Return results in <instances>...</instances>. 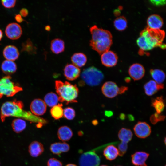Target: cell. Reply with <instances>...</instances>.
<instances>
[{
  "label": "cell",
  "mask_w": 166,
  "mask_h": 166,
  "mask_svg": "<svg viewBox=\"0 0 166 166\" xmlns=\"http://www.w3.org/2000/svg\"><path fill=\"white\" fill-rule=\"evenodd\" d=\"M165 36L164 31L153 29L147 27L140 34L136 42L140 48L139 54H143L144 51L150 50L156 47L166 49V45L162 43Z\"/></svg>",
  "instance_id": "obj_1"
},
{
  "label": "cell",
  "mask_w": 166,
  "mask_h": 166,
  "mask_svg": "<svg viewBox=\"0 0 166 166\" xmlns=\"http://www.w3.org/2000/svg\"><path fill=\"white\" fill-rule=\"evenodd\" d=\"M92 39L90 45L100 54L109 50L112 44V36L107 30L99 28L95 25L90 28Z\"/></svg>",
  "instance_id": "obj_2"
},
{
  "label": "cell",
  "mask_w": 166,
  "mask_h": 166,
  "mask_svg": "<svg viewBox=\"0 0 166 166\" xmlns=\"http://www.w3.org/2000/svg\"><path fill=\"white\" fill-rule=\"evenodd\" d=\"M1 117L2 121L5 118L13 117L25 119L32 121H39V119L32 113L23 109V105L20 101H8L4 103L1 108Z\"/></svg>",
  "instance_id": "obj_3"
},
{
  "label": "cell",
  "mask_w": 166,
  "mask_h": 166,
  "mask_svg": "<svg viewBox=\"0 0 166 166\" xmlns=\"http://www.w3.org/2000/svg\"><path fill=\"white\" fill-rule=\"evenodd\" d=\"M55 88L59 98V101L67 105L70 103L76 102L79 89L76 85H73L66 81L60 80L55 81Z\"/></svg>",
  "instance_id": "obj_4"
},
{
  "label": "cell",
  "mask_w": 166,
  "mask_h": 166,
  "mask_svg": "<svg viewBox=\"0 0 166 166\" xmlns=\"http://www.w3.org/2000/svg\"><path fill=\"white\" fill-rule=\"evenodd\" d=\"M84 82L90 86L99 85L104 79V76L101 71L94 66L84 69L81 74Z\"/></svg>",
  "instance_id": "obj_5"
},
{
  "label": "cell",
  "mask_w": 166,
  "mask_h": 166,
  "mask_svg": "<svg viewBox=\"0 0 166 166\" xmlns=\"http://www.w3.org/2000/svg\"><path fill=\"white\" fill-rule=\"evenodd\" d=\"M22 88L16 85L11 80L10 76L4 77L0 79V98L3 96L12 97Z\"/></svg>",
  "instance_id": "obj_6"
},
{
  "label": "cell",
  "mask_w": 166,
  "mask_h": 166,
  "mask_svg": "<svg viewBox=\"0 0 166 166\" xmlns=\"http://www.w3.org/2000/svg\"><path fill=\"white\" fill-rule=\"evenodd\" d=\"M100 159L93 150L89 151L83 153L79 159V166H98Z\"/></svg>",
  "instance_id": "obj_7"
},
{
  "label": "cell",
  "mask_w": 166,
  "mask_h": 166,
  "mask_svg": "<svg viewBox=\"0 0 166 166\" xmlns=\"http://www.w3.org/2000/svg\"><path fill=\"white\" fill-rule=\"evenodd\" d=\"M133 130L136 136L140 138L148 137L151 132L150 125L146 122L142 121L138 122L134 126Z\"/></svg>",
  "instance_id": "obj_8"
},
{
  "label": "cell",
  "mask_w": 166,
  "mask_h": 166,
  "mask_svg": "<svg viewBox=\"0 0 166 166\" xmlns=\"http://www.w3.org/2000/svg\"><path fill=\"white\" fill-rule=\"evenodd\" d=\"M118 87L117 84L112 81L105 82L101 87V90L103 94L107 97L112 98L119 94Z\"/></svg>",
  "instance_id": "obj_9"
},
{
  "label": "cell",
  "mask_w": 166,
  "mask_h": 166,
  "mask_svg": "<svg viewBox=\"0 0 166 166\" xmlns=\"http://www.w3.org/2000/svg\"><path fill=\"white\" fill-rule=\"evenodd\" d=\"M5 32L8 38L12 40H16L21 37L22 34V30L21 26L18 24L12 23L7 25Z\"/></svg>",
  "instance_id": "obj_10"
},
{
  "label": "cell",
  "mask_w": 166,
  "mask_h": 166,
  "mask_svg": "<svg viewBox=\"0 0 166 166\" xmlns=\"http://www.w3.org/2000/svg\"><path fill=\"white\" fill-rule=\"evenodd\" d=\"M32 113L35 116H41L44 114L46 110V105L40 99H34L30 105Z\"/></svg>",
  "instance_id": "obj_11"
},
{
  "label": "cell",
  "mask_w": 166,
  "mask_h": 166,
  "mask_svg": "<svg viewBox=\"0 0 166 166\" xmlns=\"http://www.w3.org/2000/svg\"><path fill=\"white\" fill-rule=\"evenodd\" d=\"M101 60L102 64L107 67H112L117 64L118 57L113 52L108 50L101 54Z\"/></svg>",
  "instance_id": "obj_12"
},
{
  "label": "cell",
  "mask_w": 166,
  "mask_h": 166,
  "mask_svg": "<svg viewBox=\"0 0 166 166\" xmlns=\"http://www.w3.org/2000/svg\"><path fill=\"white\" fill-rule=\"evenodd\" d=\"M145 73L143 66L139 63H134L131 65L128 69V73L134 81L139 80L144 76Z\"/></svg>",
  "instance_id": "obj_13"
},
{
  "label": "cell",
  "mask_w": 166,
  "mask_h": 166,
  "mask_svg": "<svg viewBox=\"0 0 166 166\" xmlns=\"http://www.w3.org/2000/svg\"><path fill=\"white\" fill-rule=\"evenodd\" d=\"M64 75L69 81L77 79L80 76V69L78 67L71 64H67L64 69Z\"/></svg>",
  "instance_id": "obj_14"
},
{
  "label": "cell",
  "mask_w": 166,
  "mask_h": 166,
  "mask_svg": "<svg viewBox=\"0 0 166 166\" xmlns=\"http://www.w3.org/2000/svg\"><path fill=\"white\" fill-rule=\"evenodd\" d=\"M149 154L143 151H137L131 155V162L135 166H147L146 161Z\"/></svg>",
  "instance_id": "obj_15"
},
{
  "label": "cell",
  "mask_w": 166,
  "mask_h": 166,
  "mask_svg": "<svg viewBox=\"0 0 166 166\" xmlns=\"http://www.w3.org/2000/svg\"><path fill=\"white\" fill-rule=\"evenodd\" d=\"M164 88V85L163 84H158L152 80L149 81L144 86L145 93L148 96L154 95L158 91Z\"/></svg>",
  "instance_id": "obj_16"
},
{
  "label": "cell",
  "mask_w": 166,
  "mask_h": 166,
  "mask_svg": "<svg viewBox=\"0 0 166 166\" xmlns=\"http://www.w3.org/2000/svg\"><path fill=\"white\" fill-rule=\"evenodd\" d=\"M3 55L6 60L14 61L18 58L19 53L18 49L15 46L9 45L3 50Z\"/></svg>",
  "instance_id": "obj_17"
},
{
  "label": "cell",
  "mask_w": 166,
  "mask_h": 166,
  "mask_svg": "<svg viewBox=\"0 0 166 166\" xmlns=\"http://www.w3.org/2000/svg\"><path fill=\"white\" fill-rule=\"evenodd\" d=\"M148 27L153 29H159L163 24V19L160 16L157 14L150 16L147 20Z\"/></svg>",
  "instance_id": "obj_18"
},
{
  "label": "cell",
  "mask_w": 166,
  "mask_h": 166,
  "mask_svg": "<svg viewBox=\"0 0 166 166\" xmlns=\"http://www.w3.org/2000/svg\"><path fill=\"white\" fill-rule=\"evenodd\" d=\"M44 150L43 145L41 143L35 141L31 142L29 146L28 151L32 157H36L41 155Z\"/></svg>",
  "instance_id": "obj_19"
},
{
  "label": "cell",
  "mask_w": 166,
  "mask_h": 166,
  "mask_svg": "<svg viewBox=\"0 0 166 166\" xmlns=\"http://www.w3.org/2000/svg\"><path fill=\"white\" fill-rule=\"evenodd\" d=\"M70 149L69 145L65 142H56L52 144L50 147L51 152L53 154L59 155L63 152L68 151Z\"/></svg>",
  "instance_id": "obj_20"
},
{
  "label": "cell",
  "mask_w": 166,
  "mask_h": 166,
  "mask_svg": "<svg viewBox=\"0 0 166 166\" xmlns=\"http://www.w3.org/2000/svg\"><path fill=\"white\" fill-rule=\"evenodd\" d=\"M57 134L59 139L63 141H68L71 138L73 132L69 127L63 126L59 128Z\"/></svg>",
  "instance_id": "obj_21"
},
{
  "label": "cell",
  "mask_w": 166,
  "mask_h": 166,
  "mask_svg": "<svg viewBox=\"0 0 166 166\" xmlns=\"http://www.w3.org/2000/svg\"><path fill=\"white\" fill-rule=\"evenodd\" d=\"M71 60L73 65L77 67H81L85 64L87 58L86 55L82 53H76L72 56Z\"/></svg>",
  "instance_id": "obj_22"
},
{
  "label": "cell",
  "mask_w": 166,
  "mask_h": 166,
  "mask_svg": "<svg viewBox=\"0 0 166 166\" xmlns=\"http://www.w3.org/2000/svg\"><path fill=\"white\" fill-rule=\"evenodd\" d=\"M103 155L108 160H114L119 155L118 149L113 145H109L104 149Z\"/></svg>",
  "instance_id": "obj_23"
},
{
  "label": "cell",
  "mask_w": 166,
  "mask_h": 166,
  "mask_svg": "<svg viewBox=\"0 0 166 166\" xmlns=\"http://www.w3.org/2000/svg\"><path fill=\"white\" fill-rule=\"evenodd\" d=\"M50 49L53 53L56 54L63 52L65 49L64 41L59 38L52 40L50 43Z\"/></svg>",
  "instance_id": "obj_24"
},
{
  "label": "cell",
  "mask_w": 166,
  "mask_h": 166,
  "mask_svg": "<svg viewBox=\"0 0 166 166\" xmlns=\"http://www.w3.org/2000/svg\"><path fill=\"white\" fill-rule=\"evenodd\" d=\"M1 66L2 71L8 74L14 73L17 69L16 65L14 62L6 60L2 62Z\"/></svg>",
  "instance_id": "obj_25"
},
{
  "label": "cell",
  "mask_w": 166,
  "mask_h": 166,
  "mask_svg": "<svg viewBox=\"0 0 166 166\" xmlns=\"http://www.w3.org/2000/svg\"><path fill=\"white\" fill-rule=\"evenodd\" d=\"M132 136L133 134L131 131L127 128H121L118 133V138L121 142L127 143L132 140Z\"/></svg>",
  "instance_id": "obj_26"
},
{
  "label": "cell",
  "mask_w": 166,
  "mask_h": 166,
  "mask_svg": "<svg viewBox=\"0 0 166 166\" xmlns=\"http://www.w3.org/2000/svg\"><path fill=\"white\" fill-rule=\"evenodd\" d=\"M152 106L154 108L156 112L161 113L164 109L165 105L162 96L157 97L152 101Z\"/></svg>",
  "instance_id": "obj_27"
},
{
  "label": "cell",
  "mask_w": 166,
  "mask_h": 166,
  "mask_svg": "<svg viewBox=\"0 0 166 166\" xmlns=\"http://www.w3.org/2000/svg\"><path fill=\"white\" fill-rule=\"evenodd\" d=\"M150 73L151 76L157 83L162 84L165 78V74L162 70L158 69H151Z\"/></svg>",
  "instance_id": "obj_28"
},
{
  "label": "cell",
  "mask_w": 166,
  "mask_h": 166,
  "mask_svg": "<svg viewBox=\"0 0 166 166\" xmlns=\"http://www.w3.org/2000/svg\"><path fill=\"white\" fill-rule=\"evenodd\" d=\"M26 123L23 119L18 118L13 120L12 126L14 131L16 133H19L25 129Z\"/></svg>",
  "instance_id": "obj_29"
},
{
  "label": "cell",
  "mask_w": 166,
  "mask_h": 166,
  "mask_svg": "<svg viewBox=\"0 0 166 166\" xmlns=\"http://www.w3.org/2000/svg\"><path fill=\"white\" fill-rule=\"evenodd\" d=\"M44 102L49 107H53L57 104L59 101L58 95L53 92H50L45 96Z\"/></svg>",
  "instance_id": "obj_30"
},
{
  "label": "cell",
  "mask_w": 166,
  "mask_h": 166,
  "mask_svg": "<svg viewBox=\"0 0 166 166\" xmlns=\"http://www.w3.org/2000/svg\"><path fill=\"white\" fill-rule=\"evenodd\" d=\"M62 104H58L52 107L50 110L51 115L54 119L58 120L61 118L63 115V110Z\"/></svg>",
  "instance_id": "obj_31"
},
{
  "label": "cell",
  "mask_w": 166,
  "mask_h": 166,
  "mask_svg": "<svg viewBox=\"0 0 166 166\" xmlns=\"http://www.w3.org/2000/svg\"><path fill=\"white\" fill-rule=\"evenodd\" d=\"M127 21L124 16L117 18L114 21V25L115 28L119 31L124 30L127 27Z\"/></svg>",
  "instance_id": "obj_32"
},
{
  "label": "cell",
  "mask_w": 166,
  "mask_h": 166,
  "mask_svg": "<svg viewBox=\"0 0 166 166\" xmlns=\"http://www.w3.org/2000/svg\"><path fill=\"white\" fill-rule=\"evenodd\" d=\"M22 49L30 54H34L36 53L37 48L31 40L28 39L22 44Z\"/></svg>",
  "instance_id": "obj_33"
},
{
  "label": "cell",
  "mask_w": 166,
  "mask_h": 166,
  "mask_svg": "<svg viewBox=\"0 0 166 166\" xmlns=\"http://www.w3.org/2000/svg\"><path fill=\"white\" fill-rule=\"evenodd\" d=\"M63 115L65 118L69 120H72L75 116V112L73 108L68 107L64 109Z\"/></svg>",
  "instance_id": "obj_34"
},
{
  "label": "cell",
  "mask_w": 166,
  "mask_h": 166,
  "mask_svg": "<svg viewBox=\"0 0 166 166\" xmlns=\"http://www.w3.org/2000/svg\"><path fill=\"white\" fill-rule=\"evenodd\" d=\"M165 118L164 115L156 112L150 116V120L152 124H155L159 122L164 121Z\"/></svg>",
  "instance_id": "obj_35"
},
{
  "label": "cell",
  "mask_w": 166,
  "mask_h": 166,
  "mask_svg": "<svg viewBox=\"0 0 166 166\" xmlns=\"http://www.w3.org/2000/svg\"><path fill=\"white\" fill-rule=\"evenodd\" d=\"M119 155L121 156H122L126 152L128 149L127 143L125 142H121L118 145Z\"/></svg>",
  "instance_id": "obj_36"
},
{
  "label": "cell",
  "mask_w": 166,
  "mask_h": 166,
  "mask_svg": "<svg viewBox=\"0 0 166 166\" xmlns=\"http://www.w3.org/2000/svg\"><path fill=\"white\" fill-rule=\"evenodd\" d=\"M2 5L5 8H10L13 7L15 5V0H3L1 1Z\"/></svg>",
  "instance_id": "obj_37"
},
{
  "label": "cell",
  "mask_w": 166,
  "mask_h": 166,
  "mask_svg": "<svg viewBox=\"0 0 166 166\" xmlns=\"http://www.w3.org/2000/svg\"><path fill=\"white\" fill-rule=\"evenodd\" d=\"M48 166H62L61 162L54 158H51L49 159L47 162Z\"/></svg>",
  "instance_id": "obj_38"
},
{
  "label": "cell",
  "mask_w": 166,
  "mask_h": 166,
  "mask_svg": "<svg viewBox=\"0 0 166 166\" xmlns=\"http://www.w3.org/2000/svg\"><path fill=\"white\" fill-rule=\"evenodd\" d=\"M150 1L153 5L158 6L166 4V0H151Z\"/></svg>",
  "instance_id": "obj_39"
},
{
  "label": "cell",
  "mask_w": 166,
  "mask_h": 166,
  "mask_svg": "<svg viewBox=\"0 0 166 166\" xmlns=\"http://www.w3.org/2000/svg\"><path fill=\"white\" fill-rule=\"evenodd\" d=\"M128 89V87L125 86H121L119 88V94H122Z\"/></svg>",
  "instance_id": "obj_40"
},
{
  "label": "cell",
  "mask_w": 166,
  "mask_h": 166,
  "mask_svg": "<svg viewBox=\"0 0 166 166\" xmlns=\"http://www.w3.org/2000/svg\"><path fill=\"white\" fill-rule=\"evenodd\" d=\"M20 15L23 17H26L27 15L28 14V10L26 8H22L20 12Z\"/></svg>",
  "instance_id": "obj_41"
},
{
  "label": "cell",
  "mask_w": 166,
  "mask_h": 166,
  "mask_svg": "<svg viewBox=\"0 0 166 166\" xmlns=\"http://www.w3.org/2000/svg\"><path fill=\"white\" fill-rule=\"evenodd\" d=\"M15 18L16 20L18 22H21L24 20L20 15H17L15 16Z\"/></svg>",
  "instance_id": "obj_42"
},
{
  "label": "cell",
  "mask_w": 166,
  "mask_h": 166,
  "mask_svg": "<svg viewBox=\"0 0 166 166\" xmlns=\"http://www.w3.org/2000/svg\"><path fill=\"white\" fill-rule=\"evenodd\" d=\"M105 114L106 116L110 117L113 115V113L110 111H105Z\"/></svg>",
  "instance_id": "obj_43"
},
{
  "label": "cell",
  "mask_w": 166,
  "mask_h": 166,
  "mask_svg": "<svg viewBox=\"0 0 166 166\" xmlns=\"http://www.w3.org/2000/svg\"><path fill=\"white\" fill-rule=\"evenodd\" d=\"M119 117L120 119L123 120L125 119V115L123 113H121L120 114Z\"/></svg>",
  "instance_id": "obj_44"
},
{
  "label": "cell",
  "mask_w": 166,
  "mask_h": 166,
  "mask_svg": "<svg viewBox=\"0 0 166 166\" xmlns=\"http://www.w3.org/2000/svg\"><path fill=\"white\" fill-rule=\"evenodd\" d=\"M92 123L93 125H96L98 124V121L97 120L95 119L92 121Z\"/></svg>",
  "instance_id": "obj_45"
},
{
  "label": "cell",
  "mask_w": 166,
  "mask_h": 166,
  "mask_svg": "<svg viewBox=\"0 0 166 166\" xmlns=\"http://www.w3.org/2000/svg\"><path fill=\"white\" fill-rule=\"evenodd\" d=\"M120 12L119 9L116 10L114 12V14L116 15H118L120 14Z\"/></svg>",
  "instance_id": "obj_46"
},
{
  "label": "cell",
  "mask_w": 166,
  "mask_h": 166,
  "mask_svg": "<svg viewBox=\"0 0 166 166\" xmlns=\"http://www.w3.org/2000/svg\"><path fill=\"white\" fill-rule=\"evenodd\" d=\"M125 81L126 83H129L131 81V79L129 77H127L125 79Z\"/></svg>",
  "instance_id": "obj_47"
},
{
  "label": "cell",
  "mask_w": 166,
  "mask_h": 166,
  "mask_svg": "<svg viewBox=\"0 0 166 166\" xmlns=\"http://www.w3.org/2000/svg\"><path fill=\"white\" fill-rule=\"evenodd\" d=\"M45 29L47 31H49L51 29V28L49 25H47L45 26Z\"/></svg>",
  "instance_id": "obj_48"
},
{
  "label": "cell",
  "mask_w": 166,
  "mask_h": 166,
  "mask_svg": "<svg viewBox=\"0 0 166 166\" xmlns=\"http://www.w3.org/2000/svg\"><path fill=\"white\" fill-rule=\"evenodd\" d=\"M3 36V33L2 30L0 29V41L2 39Z\"/></svg>",
  "instance_id": "obj_49"
},
{
  "label": "cell",
  "mask_w": 166,
  "mask_h": 166,
  "mask_svg": "<svg viewBox=\"0 0 166 166\" xmlns=\"http://www.w3.org/2000/svg\"><path fill=\"white\" fill-rule=\"evenodd\" d=\"M65 166H76V165L73 164H67Z\"/></svg>",
  "instance_id": "obj_50"
},
{
  "label": "cell",
  "mask_w": 166,
  "mask_h": 166,
  "mask_svg": "<svg viewBox=\"0 0 166 166\" xmlns=\"http://www.w3.org/2000/svg\"><path fill=\"white\" fill-rule=\"evenodd\" d=\"M129 118L130 119V120H133V119H134V118L133 117L132 115H130L129 116Z\"/></svg>",
  "instance_id": "obj_51"
},
{
  "label": "cell",
  "mask_w": 166,
  "mask_h": 166,
  "mask_svg": "<svg viewBox=\"0 0 166 166\" xmlns=\"http://www.w3.org/2000/svg\"><path fill=\"white\" fill-rule=\"evenodd\" d=\"M164 143H165V144L166 146V137H165V139H164Z\"/></svg>",
  "instance_id": "obj_52"
},
{
  "label": "cell",
  "mask_w": 166,
  "mask_h": 166,
  "mask_svg": "<svg viewBox=\"0 0 166 166\" xmlns=\"http://www.w3.org/2000/svg\"><path fill=\"white\" fill-rule=\"evenodd\" d=\"M100 166H108L106 165H101Z\"/></svg>",
  "instance_id": "obj_53"
},
{
  "label": "cell",
  "mask_w": 166,
  "mask_h": 166,
  "mask_svg": "<svg viewBox=\"0 0 166 166\" xmlns=\"http://www.w3.org/2000/svg\"><path fill=\"white\" fill-rule=\"evenodd\" d=\"M120 166V165H119V166Z\"/></svg>",
  "instance_id": "obj_54"
},
{
  "label": "cell",
  "mask_w": 166,
  "mask_h": 166,
  "mask_svg": "<svg viewBox=\"0 0 166 166\" xmlns=\"http://www.w3.org/2000/svg\"><path fill=\"white\" fill-rule=\"evenodd\" d=\"M165 166H166V165H165Z\"/></svg>",
  "instance_id": "obj_55"
}]
</instances>
